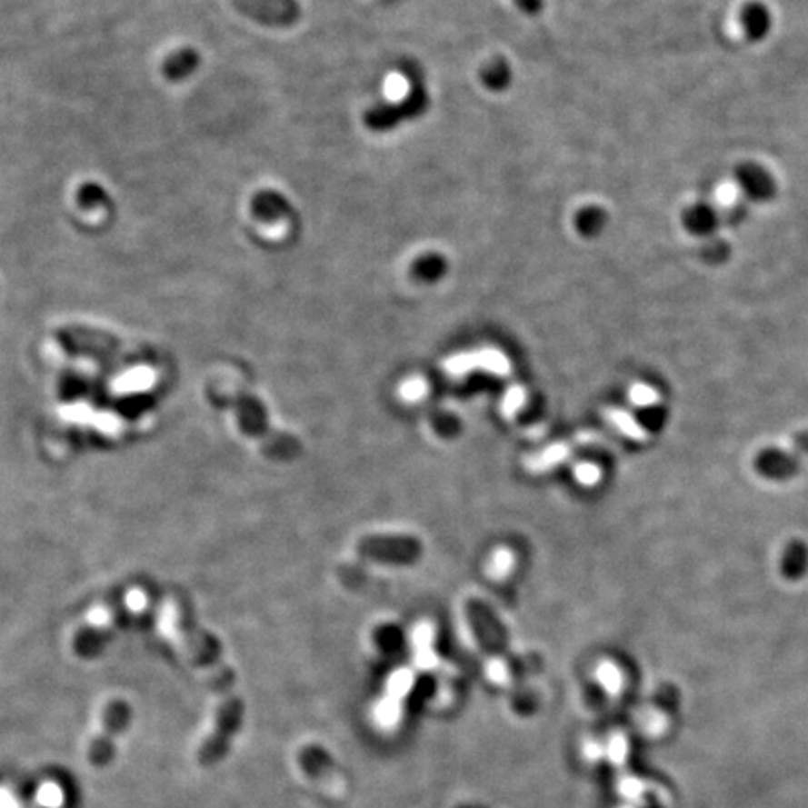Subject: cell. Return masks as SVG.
<instances>
[{"label": "cell", "mask_w": 808, "mask_h": 808, "mask_svg": "<svg viewBox=\"0 0 808 808\" xmlns=\"http://www.w3.org/2000/svg\"><path fill=\"white\" fill-rule=\"evenodd\" d=\"M157 631L195 666L212 687L229 691L234 685L233 670L223 663L217 642L203 629L191 625L178 601L169 599L159 608Z\"/></svg>", "instance_id": "cell-1"}, {"label": "cell", "mask_w": 808, "mask_h": 808, "mask_svg": "<svg viewBox=\"0 0 808 808\" xmlns=\"http://www.w3.org/2000/svg\"><path fill=\"white\" fill-rule=\"evenodd\" d=\"M148 592L146 588H132L122 597H115L109 603H102L95 606L85 622L77 627L72 636V650L79 657H92L98 653L109 634L120 625L122 618L127 613H139L148 606Z\"/></svg>", "instance_id": "cell-2"}, {"label": "cell", "mask_w": 808, "mask_h": 808, "mask_svg": "<svg viewBox=\"0 0 808 808\" xmlns=\"http://www.w3.org/2000/svg\"><path fill=\"white\" fill-rule=\"evenodd\" d=\"M244 703L236 696L223 698L212 713V724L197 745V760L201 765L217 763L229 751L231 741L242 726Z\"/></svg>", "instance_id": "cell-3"}, {"label": "cell", "mask_w": 808, "mask_h": 808, "mask_svg": "<svg viewBox=\"0 0 808 808\" xmlns=\"http://www.w3.org/2000/svg\"><path fill=\"white\" fill-rule=\"evenodd\" d=\"M127 721H129V705L125 700L113 696L100 707L98 721L94 724L92 735L88 737L85 749L88 765L104 767L109 763L115 751V741L118 733H122V730L125 728Z\"/></svg>", "instance_id": "cell-4"}, {"label": "cell", "mask_w": 808, "mask_h": 808, "mask_svg": "<svg viewBox=\"0 0 808 808\" xmlns=\"http://www.w3.org/2000/svg\"><path fill=\"white\" fill-rule=\"evenodd\" d=\"M231 3L249 19L275 28L293 26L302 15L298 0H231Z\"/></svg>", "instance_id": "cell-5"}, {"label": "cell", "mask_w": 808, "mask_h": 808, "mask_svg": "<svg viewBox=\"0 0 808 808\" xmlns=\"http://www.w3.org/2000/svg\"><path fill=\"white\" fill-rule=\"evenodd\" d=\"M733 180L743 195L756 204L771 203L779 193L777 180L758 161H739L733 167Z\"/></svg>", "instance_id": "cell-6"}, {"label": "cell", "mask_w": 808, "mask_h": 808, "mask_svg": "<svg viewBox=\"0 0 808 808\" xmlns=\"http://www.w3.org/2000/svg\"><path fill=\"white\" fill-rule=\"evenodd\" d=\"M358 551L371 558L404 562L422 553V544L414 537H369L358 543Z\"/></svg>", "instance_id": "cell-7"}, {"label": "cell", "mask_w": 808, "mask_h": 808, "mask_svg": "<svg viewBox=\"0 0 808 808\" xmlns=\"http://www.w3.org/2000/svg\"><path fill=\"white\" fill-rule=\"evenodd\" d=\"M721 221L723 215L709 203H694L682 214L683 229L696 238H713V234L721 227Z\"/></svg>", "instance_id": "cell-8"}, {"label": "cell", "mask_w": 808, "mask_h": 808, "mask_svg": "<svg viewBox=\"0 0 808 808\" xmlns=\"http://www.w3.org/2000/svg\"><path fill=\"white\" fill-rule=\"evenodd\" d=\"M739 21H741L743 35H745V38L753 44L763 42L769 36L771 26H773V17H771L769 8L763 3H756V0L747 3L741 8Z\"/></svg>", "instance_id": "cell-9"}, {"label": "cell", "mask_w": 808, "mask_h": 808, "mask_svg": "<svg viewBox=\"0 0 808 808\" xmlns=\"http://www.w3.org/2000/svg\"><path fill=\"white\" fill-rule=\"evenodd\" d=\"M472 367L489 369V371L496 373L498 376H505V373L509 371V364L496 352L466 355V358H457L445 365V369H447V373H451V376H463Z\"/></svg>", "instance_id": "cell-10"}, {"label": "cell", "mask_w": 808, "mask_h": 808, "mask_svg": "<svg viewBox=\"0 0 808 808\" xmlns=\"http://www.w3.org/2000/svg\"><path fill=\"white\" fill-rule=\"evenodd\" d=\"M199 66V53L195 49H180L175 51L171 56H167V60L164 62V75L171 81H180L189 77V74H193Z\"/></svg>", "instance_id": "cell-11"}, {"label": "cell", "mask_w": 808, "mask_h": 808, "mask_svg": "<svg viewBox=\"0 0 808 808\" xmlns=\"http://www.w3.org/2000/svg\"><path fill=\"white\" fill-rule=\"evenodd\" d=\"M608 223V214L603 206L597 204H590L580 208L578 214L574 215V227L578 231L580 236L584 238H595L599 236Z\"/></svg>", "instance_id": "cell-12"}, {"label": "cell", "mask_w": 808, "mask_h": 808, "mask_svg": "<svg viewBox=\"0 0 808 808\" xmlns=\"http://www.w3.org/2000/svg\"><path fill=\"white\" fill-rule=\"evenodd\" d=\"M77 204L85 214H90L92 217L104 215L109 210L107 191H104L98 184H83L77 189Z\"/></svg>", "instance_id": "cell-13"}, {"label": "cell", "mask_w": 808, "mask_h": 808, "mask_svg": "<svg viewBox=\"0 0 808 808\" xmlns=\"http://www.w3.org/2000/svg\"><path fill=\"white\" fill-rule=\"evenodd\" d=\"M758 470L767 477H788L795 472V461L781 451H767L758 457Z\"/></svg>", "instance_id": "cell-14"}, {"label": "cell", "mask_w": 808, "mask_h": 808, "mask_svg": "<svg viewBox=\"0 0 808 808\" xmlns=\"http://www.w3.org/2000/svg\"><path fill=\"white\" fill-rule=\"evenodd\" d=\"M808 567V548L801 541L788 544L783 556V573L788 578H801Z\"/></svg>", "instance_id": "cell-15"}, {"label": "cell", "mask_w": 808, "mask_h": 808, "mask_svg": "<svg viewBox=\"0 0 808 808\" xmlns=\"http://www.w3.org/2000/svg\"><path fill=\"white\" fill-rule=\"evenodd\" d=\"M64 801H66V793H64V788L55 781L44 783L36 792L38 808H62Z\"/></svg>", "instance_id": "cell-16"}, {"label": "cell", "mask_w": 808, "mask_h": 808, "mask_svg": "<svg viewBox=\"0 0 808 808\" xmlns=\"http://www.w3.org/2000/svg\"><path fill=\"white\" fill-rule=\"evenodd\" d=\"M732 254V247L723 238H709L702 245V258L709 264H723Z\"/></svg>", "instance_id": "cell-17"}, {"label": "cell", "mask_w": 808, "mask_h": 808, "mask_svg": "<svg viewBox=\"0 0 808 808\" xmlns=\"http://www.w3.org/2000/svg\"><path fill=\"white\" fill-rule=\"evenodd\" d=\"M481 75H483L484 85H489L491 88L500 90V88H504L509 83L511 70L507 68V64L502 58H496V60H493L489 64V66H484Z\"/></svg>", "instance_id": "cell-18"}, {"label": "cell", "mask_w": 808, "mask_h": 808, "mask_svg": "<svg viewBox=\"0 0 808 808\" xmlns=\"http://www.w3.org/2000/svg\"><path fill=\"white\" fill-rule=\"evenodd\" d=\"M415 274L424 279H438L444 272H445V263L444 258L438 256L436 253H429L427 256H424L422 261H417L414 266Z\"/></svg>", "instance_id": "cell-19"}, {"label": "cell", "mask_w": 808, "mask_h": 808, "mask_svg": "<svg viewBox=\"0 0 808 808\" xmlns=\"http://www.w3.org/2000/svg\"><path fill=\"white\" fill-rule=\"evenodd\" d=\"M513 562H514V558H513L511 551H507V548H498L489 562L487 571L493 578H504L511 573Z\"/></svg>", "instance_id": "cell-20"}, {"label": "cell", "mask_w": 808, "mask_h": 808, "mask_svg": "<svg viewBox=\"0 0 808 808\" xmlns=\"http://www.w3.org/2000/svg\"><path fill=\"white\" fill-rule=\"evenodd\" d=\"M427 390H429L427 382H425L424 378L414 376V378L406 380V382L401 385L399 394H401V397H403L406 403H417V401H422V399L427 395Z\"/></svg>", "instance_id": "cell-21"}, {"label": "cell", "mask_w": 808, "mask_h": 808, "mask_svg": "<svg viewBox=\"0 0 808 808\" xmlns=\"http://www.w3.org/2000/svg\"><path fill=\"white\" fill-rule=\"evenodd\" d=\"M655 703H657V707H661L663 711H668V713H673V711H677V707H680V691H677V687H673V685H663V687L657 691Z\"/></svg>", "instance_id": "cell-22"}, {"label": "cell", "mask_w": 808, "mask_h": 808, "mask_svg": "<svg viewBox=\"0 0 808 808\" xmlns=\"http://www.w3.org/2000/svg\"><path fill=\"white\" fill-rule=\"evenodd\" d=\"M524 401H526V395H524L523 387L513 385L511 390L505 394V399H504V414H505L507 417H514L516 410L523 408Z\"/></svg>", "instance_id": "cell-23"}, {"label": "cell", "mask_w": 808, "mask_h": 808, "mask_svg": "<svg viewBox=\"0 0 808 808\" xmlns=\"http://www.w3.org/2000/svg\"><path fill=\"white\" fill-rule=\"evenodd\" d=\"M0 808H30L17 793L0 786Z\"/></svg>", "instance_id": "cell-24"}, {"label": "cell", "mask_w": 808, "mask_h": 808, "mask_svg": "<svg viewBox=\"0 0 808 808\" xmlns=\"http://www.w3.org/2000/svg\"><path fill=\"white\" fill-rule=\"evenodd\" d=\"M576 475H578V479L582 483H594L597 479V475H599V470L595 466H592V464H584V466H580L576 470Z\"/></svg>", "instance_id": "cell-25"}, {"label": "cell", "mask_w": 808, "mask_h": 808, "mask_svg": "<svg viewBox=\"0 0 808 808\" xmlns=\"http://www.w3.org/2000/svg\"><path fill=\"white\" fill-rule=\"evenodd\" d=\"M519 5H521V8L526 10L528 14H535V12H539L541 6H543L541 0H519Z\"/></svg>", "instance_id": "cell-26"}, {"label": "cell", "mask_w": 808, "mask_h": 808, "mask_svg": "<svg viewBox=\"0 0 808 808\" xmlns=\"http://www.w3.org/2000/svg\"><path fill=\"white\" fill-rule=\"evenodd\" d=\"M642 808H664L663 806V803L657 799V797H653V795H648L643 799V804H642Z\"/></svg>", "instance_id": "cell-27"}]
</instances>
